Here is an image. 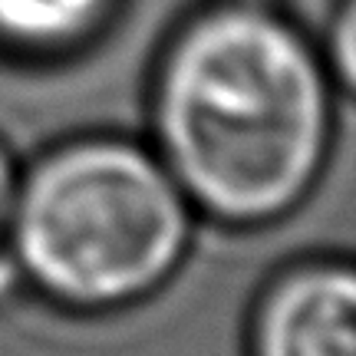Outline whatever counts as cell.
I'll list each match as a JSON object with an SVG mask.
<instances>
[{
  "mask_svg": "<svg viewBox=\"0 0 356 356\" xmlns=\"http://www.w3.org/2000/svg\"><path fill=\"white\" fill-rule=\"evenodd\" d=\"M327 56L267 3L218 0L175 30L152 79V149L198 218L267 228L297 211L337 139Z\"/></svg>",
  "mask_w": 356,
  "mask_h": 356,
  "instance_id": "cell-1",
  "label": "cell"
},
{
  "mask_svg": "<svg viewBox=\"0 0 356 356\" xmlns=\"http://www.w3.org/2000/svg\"><path fill=\"white\" fill-rule=\"evenodd\" d=\"M195 221L198 211L152 145L70 139L20 172L7 261L47 304L115 314L175 277Z\"/></svg>",
  "mask_w": 356,
  "mask_h": 356,
  "instance_id": "cell-2",
  "label": "cell"
},
{
  "mask_svg": "<svg viewBox=\"0 0 356 356\" xmlns=\"http://www.w3.org/2000/svg\"><path fill=\"white\" fill-rule=\"evenodd\" d=\"M248 356H356L350 261H304L267 284L248 323Z\"/></svg>",
  "mask_w": 356,
  "mask_h": 356,
  "instance_id": "cell-3",
  "label": "cell"
},
{
  "mask_svg": "<svg viewBox=\"0 0 356 356\" xmlns=\"http://www.w3.org/2000/svg\"><path fill=\"white\" fill-rule=\"evenodd\" d=\"M119 0H0V47L13 56L56 60L89 47Z\"/></svg>",
  "mask_w": 356,
  "mask_h": 356,
  "instance_id": "cell-4",
  "label": "cell"
},
{
  "mask_svg": "<svg viewBox=\"0 0 356 356\" xmlns=\"http://www.w3.org/2000/svg\"><path fill=\"white\" fill-rule=\"evenodd\" d=\"M356 13H353V0H343V7L337 13V24H333V37H330V53L327 56V66H330L337 86L350 92L353 86V53H356Z\"/></svg>",
  "mask_w": 356,
  "mask_h": 356,
  "instance_id": "cell-5",
  "label": "cell"
},
{
  "mask_svg": "<svg viewBox=\"0 0 356 356\" xmlns=\"http://www.w3.org/2000/svg\"><path fill=\"white\" fill-rule=\"evenodd\" d=\"M17 181L20 172L13 165L7 145L0 142V267H7V234H10V215H13V198H17Z\"/></svg>",
  "mask_w": 356,
  "mask_h": 356,
  "instance_id": "cell-6",
  "label": "cell"
},
{
  "mask_svg": "<svg viewBox=\"0 0 356 356\" xmlns=\"http://www.w3.org/2000/svg\"><path fill=\"white\" fill-rule=\"evenodd\" d=\"M238 3H267L270 7V0H238Z\"/></svg>",
  "mask_w": 356,
  "mask_h": 356,
  "instance_id": "cell-7",
  "label": "cell"
}]
</instances>
